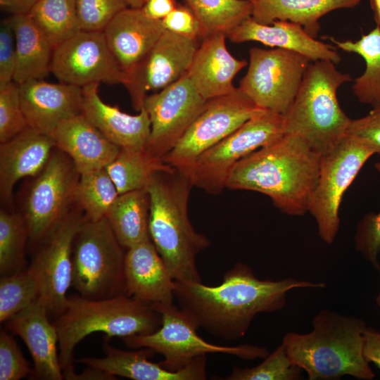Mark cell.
<instances>
[{
    "instance_id": "37",
    "label": "cell",
    "mask_w": 380,
    "mask_h": 380,
    "mask_svg": "<svg viewBox=\"0 0 380 380\" xmlns=\"http://www.w3.org/2000/svg\"><path fill=\"white\" fill-rule=\"evenodd\" d=\"M38 298V285L28 268L1 276L0 322L8 321Z\"/></svg>"
},
{
    "instance_id": "3",
    "label": "cell",
    "mask_w": 380,
    "mask_h": 380,
    "mask_svg": "<svg viewBox=\"0 0 380 380\" xmlns=\"http://www.w3.org/2000/svg\"><path fill=\"white\" fill-rule=\"evenodd\" d=\"M194 186L189 177L170 166L156 172L146 189L149 196V234L175 281L203 282L196 257L210 245L188 215Z\"/></svg>"
},
{
    "instance_id": "40",
    "label": "cell",
    "mask_w": 380,
    "mask_h": 380,
    "mask_svg": "<svg viewBox=\"0 0 380 380\" xmlns=\"http://www.w3.org/2000/svg\"><path fill=\"white\" fill-rule=\"evenodd\" d=\"M23 110L19 84L12 81L0 88V143H4L28 127Z\"/></svg>"
},
{
    "instance_id": "4",
    "label": "cell",
    "mask_w": 380,
    "mask_h": 380,
    "mask_svg": "<svg viewBox=\"0 0 380 380\" xmlns=\"http://www.w3.org/2000/svg\"><path fill=\"white\" fill-rule=\"evenodd\" d=\"M312 324L310 332L289 331L282 340L291 362L303 369L310 380L338 379L345 375L374 379L364 355L367 327L362 319L324 309Z\"/></svg>"
},
{
    "instance_id": "1",
    "label": "cell",
    "mask_w": 380,
    "mask_h": 380,
    "mask_svg": "<svg viewBox=\"0 0 380 380\" xmlns=\"http://www.w3.org/2000/svg\"><path fill=\"white\" fill-rule=\"evenodd\" d=\"M323 282L260 279L246 264L238 262L227 270L217 286L175 280L178 307L209 334L227 341H236L248 331L261 312L281 310L287 293L297 288H324Z\"/></svg>"
},
{
    "instance_id": "27",
    "label": "cell",
    "mask_w": 380,
    "mask_h": 380,
    "mask_svg": "<svg viewBox=\"0 0 380 380\" xmlns=\"http://www.w3.org/2000/svg\"><path fill=\"white\" fill-rule=\"evenodd\" d=\"M49 135L56 147L71 158L80 175L105 168L121 149L82 113L63 121Z\"/></svg>"
},
{
    "instance_id": "16",
    "label": "cell",
    "mask_w": 380,
    "mask_h": 380,
    "mask_svg": "<svg viewBox=\"0 0 380 380\" xmlns=\"http://www.w3.org/2000/svg\"><path fill=\"white\" fill-rule=\"evenodd\" d=\"M51 72L61 82L83 87L92 83L122 84L124 72L103 31H84L53 48Z\"/></svg>"
},
{
    "instance_id": "9",
    "label": "cell",
    "mask_w": 380,
    "mask_h": 380,
    "mask_svg": "<svg viewBox=\"0 0 380 380\" xmlns=\"http://www.w3.org/2000/svg\"><path fill=\"white\" fill-rule=\"evenodd\" d=\"M284 134V115L260 108L234 132L198 157L188 175L194 186L210 194L221 193L239 161Z\"/></svg>"
},
{
    "instance_id": "51",
    "label": "cell",
    "mask_w": 380,
    "mask_h": 380,
    "mask_svg": "<svg viewBox=\"0 0 380 380\" xmlns=\"http://www.w3.org/2000/svg\"><path fill=\"white\" fill-rule=\"evenodd\" d=\"M379 252H380V246H379ZM376 303L378 305L380 306V292L376 298Z\"/></svg>"
},
{
    "instance_id": "26",
    "label": "cell",
    "mask_w": 380,
    "mask_h": 380,
    "mask_svg": "<svg viewBox=\"0 0 380 380\" xmlns=\"http://www.w3.org/2000/svg\"><path fill=\"white\" fill-rule=\"evenodd\" d=\"M165 30L161 20L148 18L141 8L127 7L103 32L110 51L125 73L148 53Z\"/></svg>"
},
{
    "instance_id": "2",
    "label": "cell",
    "mask_w": 380,
    "mask_h": 380,
    "mask_svg": "<svg viewBox=\"0 0 380 380\" xmlns=\"http://www.w3.org/2000/svg\"><path fill=\"white\" fill-rule=\"evenodd\" d=\"M320 160L300 137L284 134L239 161L226 188L263 194L283 213L303 216L308 213Z\"/></svg>"
},
{
    "instance_id": "38",
    "label": "cell",
    "mask_w": 380,
    "mask_h": 380,
    "mask_svg": "<svg viewBox=\"0 0 380 380\" xmlns=\"http://www.w3.org/2000/svg\"><path fill=\"white\" fill-rule=\"evenodd\" d=\"M301 377V369L289 359L281 343L263 361L253 367H233L227 380H296Z\"/></svg>"
},
{
    "instance_id": "25",
    "label": "cell",
    "mask_w": 380,
    "mask_h": 380,
    "mask_svg": "<svg viewBox=\"0 0 380 380\" xmlns=\"http://www.w3.org/2000/svg\"><path fill=\"white\" fill-rule=\"evenodd\" d=\"M226 38L225 34L218 33L203 39L186 72L195 89L205 101L235 90L233 80L248 64L230 53Z\"/></svg>"
},
{
    "instance_id": "23",
    "label": "cell",
    "mask_w": 380,
    "mask_h": 380,
    "mask_svg": "<svg viewBox=\"0 0 380 380\" xmlns=\"http://www.w3.org/2000/svg\"><path fill=\"white\" fill-rule=\"evenodd\" d=\"M103 357H84L78 362L105 372L134 380H203L207 379L206 355L197 357L182 369L171 372L148 360L156 352L150 348L124 350L104 344Z\"/></svg>"
},
{
    "instance_id": "53",
    "label": "cell",
    "mask_w": 380,
    "mask_h": 380,
    "mask_svg": "<svg viewBox=\"0 0 380 380\" xmlns=\"http://www.w3.org/2000/svg\"><path fill=\"white\" fill-rule=\"evenodd\" d=\"M248 1H251V3H253V2L254 1H255V0H248Z\"/></svg>"
},
{
    "instance_id": "31",
    "label": "cell",
    "mask_w": 380,
    "mask_h": 380,
    "mask_svg": "<svg viewBox=\"0 0 380 380\" xmlns=\"http://www.w3.org/2000/svg\"><path fill=\"white\" fill-rule=\"evenodd\" d=\"M338 49L360 55L365 62L364 72L355 79L353 93L359 102L372 108L380 105V29L376 26L357 41L328 37Z\"/></svg>"
},
{
    "instance_id": "5",
    "label": "cell",
    "mask_w": 380,
    "mask_h": 380,
    "mask_svg": "<svg viewBox=\"0 0 380 380\" xmlns=\"http://www.w3.org/2000/svg\"><path fill=\"white\" fill-rule=\"evenodd\" d=\"M161 323V315L150 304L126 294L103 299L68 297L64 310L53 323L64 379H74L73 350L90 334L121 338L146 335L158 330Z\"/></svg>"
},
{
    "instance_id": "50",
    "label": "cell",
    "mask_w": 380,
    "mask_h": 380,
    "mask_svg": "<svg viewBox=\"0 0 380 380\" xmlns=\"http://www.w3.org/2000/svg\"><path fill=\"white\" fill-rule=\"evenodd\" d=\"M147 0H127L129 7L141 8Z\"/></svg>"
},
{
    "instance_id": "7",
    "label": "cell",
    "mask_w": 380,
    "mask_h": 380,
    "mask_svg": "<svg viewBox=\"0 0 380 380\" xmlns=\"http://www.w3.org/2000/svg\"><path fill=\"white\" fill-rule=\"evenodd\" d=\"M125 256L106 217L86 219L73 241L71 286L90 299L125 294Z\"/></svg>"
},
{
    "instance_id": "39",
    "label": "cell",
    "mask_w": 380,
    "mask_h": 380,
    "mask_svg": "<svg viewBox=\"0 0 380 380\" xmlns=\"http://www.w3.org/2000/svg\"><path fill=\"white\" fill-rule=\"evenodd\" d=\"M127 7V0H76L80 30L103 31Z\"/></svg>"
},
{
    "instance_id": "45",
    "label": "cell",
    "mask_w": 380,
    "mask_h": 380,
    "mask_svg": "<svg viewBox=\"0 0 380 380\" xmlns=\"http://www.w3.org/2000/svg\"><path fill=\"white\" fill-rule=\"evenodd\" d=\"M161 21L167 31L192 39L200 38L198 20L188 6L177 4Z\"/></svg>"
},
{
    "instance_id": "35",
    "label": "cell",
    "mask_w": 380,
    "mask_h": 380,
    "mask_svg": "<svg viewBox=\"0 0 380 380\" xmlns=\"http://www.w3.org/2000/svg\"><path fill=\"white\" fill-rule=\"evenodd\" d=\"M119 195L106 168H102L80 175L76 204L87 219L97 221L106 217Z\"/></svg>"
},
{
    "instance_id": "43",
    "label": "cell",
    "mask_w": 380,
    "mask_h": 380,
    "mask_svg": "<svg viewBox=\"0 0 380 380\" xmlns=\"http://www.w3.org/2000/svg\"><path fill=\"white\" fill-rule=\"evenodd\" d=\"M15 65V38L8 17L1 20L0 26V88L13 81Z\"/></svg>"
},
{
    "instance_id": "6",
    "label": "cell",
    "mask_w": 380,
    "mask_h": 380,
    "mask_svg": "<svg viewBox=\"0 0 380 380\" xmlns=\"http://www.w3.org/2000/svg\"><path fill=\"white\" fill-rule=\"evenodd\" d=\"M351 80L350 74L338 70L333 62L311 61L284 115L285 134L300 137L320 155L335 147L346 134L351 120L340 106L337 91Z\"/></svg>"
},
{
    "instance_id": "48",
    "label": "cell",
    "mask_w": 380,
    "mask_h": 380,
    "mask_svg": "<svg viewBox=\"0 0 380 380\" xmlns=\"http://www.w3.org/2000/svg\"><path fill=\"white\" fill-rule=\"evenodd\" d=\"M38 0H0L2 9L11 15L27 13Z\"/></svg>"
},
{
    "instance_id": "18",
    "label": "cell",
    "mask_w": 380,
    "mask_h": 380,
    "mask_svg": "<svg viewBox=\"0 0 380 380\" xmlns=\"http://www.w3.org/2000/svg\"><path fill=\"white\" fill-rule=\"evenodd\" d=\"M19 93L29 127L47 134L82 113V87L77 85L32 80L19 84Z\"/></svg>"
},
{
    "instance_id": "11",
    "label": "cell",
    "mask_w": 380,
    "mask_h": 380,
    "mask_svg": "<svg viewBox=\"0 0 380 380\" xmlns=\"http://www.w3.org/2000/svg\"><path fill=\"white\" fill-rule=\"evenodd\" d=\"M80 177L71 158L56 147L24 199L20 213L30 241H40L72 210Z\"/></svg>"
},
{
    "instance_id": "42",
    "label": "cell",
    "mask_w": 380,
    "mask_h": 380,
    "mask_svg": "<svg viewBox=\"0 0 380 380\" xmlns=\"http://www.w3.org/2000/svg\"><path fill=\"white\" fill-rule=\"evenodd\" d=\"M32 369L15 340L5 331L0 333V380H19L32 374Z\"/></svg>"
},
{
    "instance_id": "49",
    "label": "cell",
    "mask_w": 380,
    "mask_h": 380,
    "mask_svg": "<svg viewBox=\"0 0 380 380\" xmlns=\"http://www.w3.org/2000/svg\"><path fill=\"white\" fill-rule=\"evenodd\" d=\"M370 5L374 12L376 26L380 29V0H370Z\"/></svg>"
},
{
    "instance_id": "32",
    "label": "cell",
    "mask_w": 380,
    "mask_h": 380,
    "mask_svg": "<svg viewBox=\"0 0 380 380\" xmlns=\"http://www.w3.org/2000/svg\"><path fill=\"white\" fill-rule=\"evenodd\" d=\"M163 160L154 158L146 151L121 148L115 158L105 168L115 184L119 194L146 189L154 174L170 167Z\"/></svg>"
},
{
    "instance_id": "12",
    "label": "cell",
    "mask_w": 380,
    "mask_h": 380,
    "mask_svg": "<svg viewBox=\"0 0 380 380\" xmlns=\"http://www.w3.org/2000/svg\"><path fill=\"white\" fill-rule=\"evenodd\" d=\"M310 62L293 51L252 47L248 68L239 89L256 107L285 115Z\"/></svg>"
},
{
    "instance_id": "29",
    "label": "cell",
    "mask_w": 380,
    "mask_h": 380,
    "mask_svg": "<svg viewBox=\"0 0 380 380\" xmlns=\"http://www.w3.org/2000/svg\"><path fill=\"white\" fill-rule=\"evenodd\" d=\"M16 46L13 81L18 84L43 80L51 72L53 46L27 13L10 16Z\"/></svg>"
},
{
    "instance_id": "19",
    "label": "cell",
    "mask_w": 380,
    "mask_h": 380,
    "mask_svg": "<svg viewBox=\"0 0 380 380\" xmlns=\"http://www.w3.org/2000/svg\"><path fill=\"white\" fill-rule=\"evenodd\" d=\"M48 311L39 298L8 320V328L27 346L34 362L32 375L37 379H64L57 353L58 336Z\"/></svg>"
},
{
    "instance_id": "22",
    "label": "cell",
    "mask_w": 380,
    "mask_h": 380,
    "mask_svg": "<svg viewBox=\"0 0 380 380\" xmlns=\"http://www.w3.org/2000/svg\"><path fill=\"white\" fill-rule=\"evenodd\" d=\"M56 148L53 139L30 127L0 145V196L4 204L12 203L16 182L34 177L46 165Z\"/></svg>"
},
{
    "instance_id": "30",
    "label": "cell",
    "mask_w": 380,
    "mask_h": 380,
    "mask_svg": "<svg viewBox=\"0 0 380 380\" xmlns=\"http://www.w3.org/2000/svg\"><path fill=\"white\" fill-rule=\"evenodd\" d=\"M149 196L146 189L120 194L106 218L120 243L129 248L148 239Z\"/></svg>"
},
{
    "instance_id": "15",
    "label": "cell",
    "mask_w": 380,
    "mask_h": 380,
    "mask_svg": "<svg viewBox=\"0 0 380 380\" xmlns=\"http://www.w3.org/2000/svg\"><path fill=\"white\" fill-rule=\"evenodd\" d=\"M205 102L186 74L159 92L147 95L143 107L149 116L151 132L145 151L163 160L201 112Z\"/></svg>"
},
{
    "instance_id": "8",
    "label": "cell",
    "mask_w": 380,
    "mask_h": 380,
    "mask_svg": "<svg viewBox=\"0 0 380 380\" xmlns=\"http://www.w3.org/2000/svg\"><path fill=\"white\" fill-rule=\"evenodd\" d=\"M151 305L161 315L160 328L151 334L122 339L129 348H146L161 354L164 359L158 363L167 370L178 371L208 353L231 355L245 360L264 359L270 354L266 348L248 343L219 346L207 342L197 334V324L179 307L173 303Z\"/></svg>"
},
{
    "instance_id": "10",
    "label": "cell",
    "mask_w": 380,
    "mask_h": 380,
    "mask_svg": "<svg viewBox=\"0 0 380 380\" xmlns=\"http://www.w3.org/2000/svg\"><path fill=\"white\" fill-rule=\"evenodd\" d=\"M373 149L360 138L346 134L332 149L321 155L317 182L308 213L316 221L319 237L331 244L339 229L343 196Z\"/></svg>"
},
{
    "instance_id": "52",
    "label": "cell",
    "mask_w": 380,
    "mask_h": 380,
    "mask_svg": "<svg viewBox=\"0 0 380 380\" xmlns=\"http://www.w3.org/2000/svg\"><path fill=\"white\" fill-rule=\"evenodd\" d=\"M374 167L380 173V162L376 163L374 164Z\"/></svg>"
},
{
    "instance_id": "33",
    "label": "cell",
    "mask_w": 380,
    "mask_h": 380,
    "mask_svg": "<svg viewBox=\"0 0 380 380\" xmlns=\"http://www.w3.org/2000/svg\"><path fill=\"white\" fill-rule=\"evenodd\" d=\"M200 25L201 39L218 33L226 35L251 17L252 3L248 0H186Z\"/></svg>"
},
{
    "instance_id": "20",
    "label": "cell",
    "mask_w": 380,
    "mask_h": 380,
    "mask_svg": "<svg viewBox=\"0 0 380 380\" xmlns=\"http://www.w3.org/2000/svg\"><path fill=\"white\" fill-rule=\"evenodd\" d=\"M125 279L129 296L150 305L173 303L175 279L151 239L127 249Z\"/></svg>"
},
{
    "instance_id": "34",
    "label": "cell",
    "mask_w": 380,
    "mask_h": 380,
    "mask_svg": "<svg viewBox=\"0 0 380 380\" xmlns=\"http://www.w3.org/2000/svg\"><path fill=\"white\" fill-rule=\"evenodd\" d=\"M27 14L53 47L80 31L76 0H38Z\"/></svg>"
},
{
    "instance_id": "17",
    "label": "cell",
    "mask_w": 380,
    "mask_h": 380,
    "mask_svg": "<svg viewBox=\"0 0 380 380\" xmlns=\"http://www.w3.org/2000/svg\"><path fill=\"white\" fill-rule=\"evenodd\" d=\"M198 39L165 30L148 53L124 73L122 84L139 111L147 92L161 90L185 75L198 47Z\"/></svg>"
},
{
    "instance_id": "24",
    "label": "cell",
    "mask_w": 380,
    "mask_h": 380,
    "mask_svg": "<svg viewBox=\"0 0 380 380\" xmlns=\"http://www.w3.org/2000/svg\"><path fill=\"white\" fill-rule=\"evenodd\" d=\"M227 38L234 43L257 42L272 48L293 51L312 62L328 61L336 65L341 61V56L331 45L317 40L301 25L290 21L276 20L270 25H264L251 16L227 33Z\"/></svg>"
},
{
    "instance_id": "46",
    "label": "cell",
    "mask_w": 380,
    "mask_h": 380,
    "mask_svg": "<svg viewBox=\"0 0 380 380\" xmlns=\"http://www.w3.org/2000/svg\"><path fill=\"white\" fill-rule=\"evenodd\" d=\"M177 6L175 0H147L141 8L148 18L162 20Z\"/></svg>"
},
{
    "instance_id": "36",
    "label": "cell",
    "mask_w": 380,
    "mask_h": 380,
    "mask_svg": "<svg viewBox=\"0 0 380 380\" xmlns=\"http://www.w3.org/2000/svg\"><path fill=\"white\" fill-rule=\"evenodd\" d=\"M29 234L20 213L6 209L0 211V274L1 276L25 269V248Z\"/></svg>"
},
{
    "instance_id": "14",
    "label": "cell",
    "mask_w": 380,
    "mask_h": 380,
    "mask_svg": "<svg viewBox=\"0 0 380 380\" xmlns=\"http://www.w3.org/2000/svg\"><path fill=\"white\" fill-rule=\"evenodd\" d=\"M87 217L81 209L71 210L40 241L29 270L39 288V299L48 313L64 310L68 288L72 285V245L76 234Z\"/></svg>"
},
{
    "instance_id": "13",
    "label": "cell",
    "mask_w": 380,
    "mask_h": 380,
    "mask_svg": "<svg viewBox=\"0 0 380 380\" xmlns=\"http://www.w3.org/2000/svg\"><path fill=\"white\" fill-rule=\"evenodd\" d=\"M259 109L239 87L230 94L207 100L164 162L188 175L201 154L234 132Z\"/></svg>"
},
{
    "instance_id": "41",
    "label": "cell",
    "mask_w": 380,
    "mask_h": 380,
    "mask_svg": "<svg viewBox=\"0 0 380 380\" xmlns=\"http://www.w3.org/2000/svg\"><path fill=\"white\" fill-rule=\"evenodd\" d=\"M355 247L375 270L380 271L377 256L380 246V212L366 214L359 222L354 235Z\"/></svg>"
},
{
    "instance_id": "47",
    "label": "cell",
    "mask_w": 380,
    "mask_h": 380,
    "mask_svg": "<svg viewBox=\"0 0 380 380\" xmlns=\"http://www.w3.org/2000/svg\"><path fill=\"white\" fill-rule=\"evenodd\" d=\"M364 355L380 369V332L367 327L365 332Z\"/></svg>"
},
{
    "instance_id": "44",
    "label": "cell",
    "mask_w": 380,
    "mask_h": 380,
    "mask_svg": "<svg viewBox=\"0 0 380 380\" xmlns=\"http://www.w3.org/2000/svg\"><path fill=\"white\" fill-rule=\"evenodd\" d=\"M346 134L355 136L380 156V105L360 118L350 120Z\"/></svg>"
},
{
    "instance_id": "21",
    "label": "cell",
    "mask_w": 380,
    "mask_h": 380,
    "mask_svg": "<svg viewBox=\"0 0 380 380\" xmlns=\"http://www.w3.org/2000/svg\"><path fill=\"white\" fill-rule=\"evenodd\" d=\"M100 83L82 87V115L110 142L120 148L144 150L151 132L148 114L143 107L137 115L121 111L117 106L103 101Z\"/></svg>"
},
{
    "instance_id": "28",
    "label": "cell",
    "mask_w": 380,
    "mask_h": 380,
    "mask_svg": "<svg viewBox=\"0 0 380 380\" xmlns=\"http://www.w3.org/2000/svg\"><path fill=\"white\" fill-rule=\"evenodd\" d=\"M361 0H255L252 3L251 18L259 23L270 25L285 20L301 25L315 38L320 30L319 20L331 11L352 8Z\"/></svg>"
}]
</instances>
